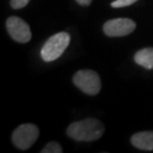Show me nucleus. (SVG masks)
Returning a JSON list of instances; mask_svg holds the SVG:
<instances>
[{
    "mask_svg": "<svg viewBox=\"0 0 153 153\" xmlns=\"http://www.w3.org/2000/svg\"><path fill=\"white\" fill-rule=\"evenodd\" d=\"M105 131L102 123L96 118H85L73 122L67 128V135L76 141H94Z\"/></svg>",
    "mask_w": 153,
    "mask_h": 153,
    "instance_id": "nucleus-1",
    "label": "nucleus"
},
{
    "mask_svg": "<svg viewBox=\"0 0 153 153\" xmlns=\"http://www.w3.org/2000/svg\"><path fill=\"white\" fill-rule=\"evenodd\" d=\"M70 41H71V37L67 32H60L51 36L42 47V59L45 62H53L57 60L68 48Z\"/></svg>",
    "mask_w": 153,
    "mask_h": 153,
    "instance_id": "nucleus-2",
    "label": "nucleus"
},
{
    "mask_svg": "<svg viewBox=\"0 0 153 153\" xmlns=\"http://www.w3.org/2000/svg\"><path fill=\"white\" fill-rule=\"evenodd\" d=\"M73 82L82 91L90 96H96L102 88L100 76L93 70H81L74 75Z\"/></svg>",
    "mask_w": 153,
    "mask_h": 153,
    "instance_id": "nucleus-3",
    "label": "nucleus"
},
{
    "mask_svg": "<svg viewBox=\"0 0 153 153\" xmlns=\"http://www.w3.org/2000/svg\"><path fill=\"white\" fill-rule=\"evenodd\" d=\"M39 136V128L35 124L24 123L19 125L12 133V142L21 150L29 149Z\"/></svg>",
    "mask_w": 153,
    "mask_h": 153,
    "instance_id": "nucleus-4",
    "label": "nucleus"
},
{
    "mask_svg": "<svg viewBox=\"0 0 153 153\" xmlns=\"http://www.w3.org/2000/svg\"><path fill=\"white\" fill-rule=\"evenodd\" d=\"M136 24L128 18H116L106 21L103 25V32L108 37H122L134 31Z\"/></svg>",
    "mask_w": 153,
    "mask_h": 153,
    "instance_id": "nucleus-5",
    "label": "nucleus"
},
{
    "mask_svg": "<svg viewBox=\"0 0 153 153\" xmlns=\"http://www.w3.org/2000/svg\"><path fill=\"white\" fill-rule=\"evenodd\" d=\"M6 28L10 37L16 42L27 43L31 40L32 34L29 25L19 17H9L6 20Z\"/></svg>",
    "mask_w": 153,
    "mask_h": 153,
    "instance_id": "nucleus-6",
    "label": "nucleus"
},
{
    "mask_svg": "<svg viewBox=\"0 0 153 153\" xmlns=\"http://www.w3.org/2000/svg\"><path fill=\"white\" fill-rule=\"evenodd\" d=\"M131 143L141 150H153V131H141L131 136Z\"/></svg>",
    "mask_w": 153,
    "mask_h": 153,
    "instance_id": "nucleus-7",
    "label": "nucleus"
},
{
    "mask_svg": "<svg viewBox=\"0 0 153 153\" xmlns=\"http://www.w3.org/2000/svg\"><path fill=\"white\" fill-rule=\"evenodd\" d=\"M134 62L147 70L153 69V48L148 47L139 50L134 55Z\"/></svg>",
    "mask_w": 153,
    "mask_h": 153,
    "instance_id": "nucleus-8",
    "label": "nucleus"
},
{
    "mask_svg": "<svg viewBox=\"0 0 153 153\" xmlns=\"http://www.w3.org/2000/svg\"><path fill=\"white\" fill-rule=\"evenodd\" d=\"M41 152L42 153H62L63 149L58 142L50 141L44 146V148L42 149Z\"/></svg>",
    "mask_w": 153,
    "mask_h": 153,
    "instance_id": "nucleus-9",
    "label": "nucleus"
},
{
    "mask_svg": "<svg viewBox=\"0 0 153 153\" xmlns=\"http://www.w3.org/2000/svg\"><path fill=\"white\" fill-rule=\"evenodd\" d=\"M137 0H115L111 4V7L114 8H121V7H126L133 3H135Z\"/></svg>",
    "mask_w": 153,
    "mask_h": 153,
    "instance_id": "nucleus-10",
    "label": "nucleus"
},
{
    "mask_svg": "<svg viewBox=\"0 0 153 153\" xmlns=\"http://www.w3.org/2000/svg\"><path fill=\"white\" fill-rule=\"evenodd\" d=\"M30 0H10V5L13 9H21L28 4Z\"/></svg>",
    "mask_w": 153,
    "mask_h": 153,
    "instance_id": "nucleus-11",
    "label": "nucleus"
},
{
    "mask_svg": "<svg viewBox=\"0 0 153 153\" xmlns=\"http://www.w3.org/2000/svg\"><path fill=\"white\" fill-rule=\"evenodd\" d=\"M76 1L82 6H88L91 3L93 0H76Z\"/></svg>",
    "mask_w": 153,
    "mask_h": 153,
    "instance_id": "nucleus-12",
    "label": "nucleus"
}]
</instances>
